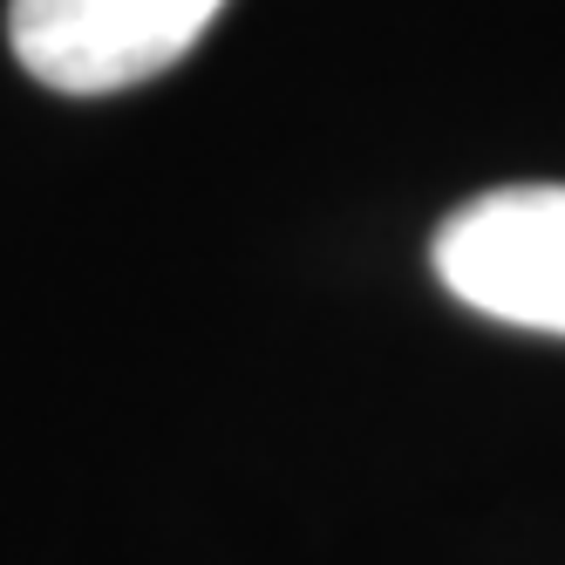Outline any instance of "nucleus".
I'll return each instance as SVG.
<instances>
[{
	"mask_svg": "<svg viewBox=\"0 0 565 565\" xmlns=\"http://www.w3.org/2000/svg\"><path fill=\"white\" fill-rule=\"evenodd\" d=\"M436 279L463 307L532 334H565V184H504L436 232Z\"/></svg>",
	"mask_w": 565,
	"mask_h": 565,
	"instance_id": "obj_1",
	"label": "nucleus"
},
{
	"mask_svg": "<svg viewBox=\"0 0 565 565\" xmlns=\"http://www.w3.org/2000/svg\"><path fill=\"white\" fill-rule=\"evenodd\" d=\"M218 8L225 0H14L8 34L34 83L109 96L184 62Z\"/></svg>",
	"mask_w": 565,
	"mask_h": 565,
	"instance_id": "obj_2",
	"label": "nucleus"
}]
</instances>
